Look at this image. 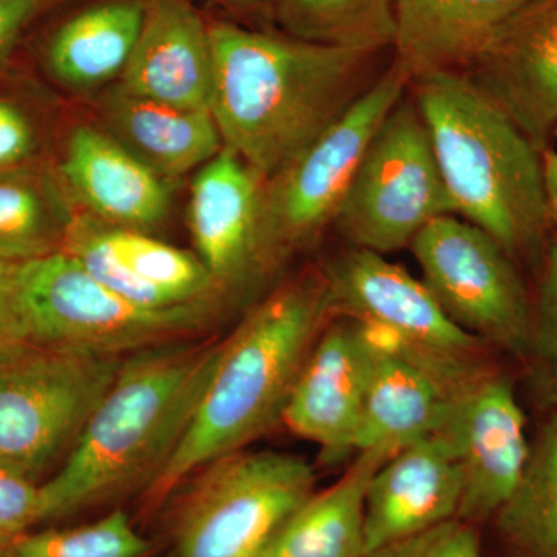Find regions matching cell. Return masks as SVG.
<instances>
[{"mask_svg":"<svg viewBox=\"0 0 557 557\" xmlns=\"http://www.w3.org/2000/svg\"><path fill=\"white\" fill-rule=\"evenodd\" d=\"M211 110L223 146L267 180L298 159L370 86L376 53L209 25Z\"/></svg>","mask_w":557,"mask_h":557,"instance_id":"cell-1","label":"cell"},{"mask_svg":"<svg viewBox=\"0 0 557 557\" xmlns=\"http://www.w3.org/2000/svg\"><path fill=\"white\" fill-rule=\"evenodd\" d=\"M223 339L164 344L123 359L67 460L40 491V522L148 487L188 429Z\"/></svg>","mask_w":557,"mask_h":557,"instance_id":"cell-2","label":"cell"},{"mask_svg":"<svg viewBox=\"0 0 557 557\" xmlns=\"http://www.w3.org/2000/svg\"><path fill=\"white\" fill-rule=\"evenodd\" d=\"M333 317L322 274L271 292L223 338L222 354L188 429L145 490L159 505L193 472L245 449L282 421L311 348Z\"/></svg>","mask_w":557,"mask_h":557,"instance_id":"cell-3","label":"cell"},{"mask_svg":"<svg viewBox=\"0 0 557 557\" xmlns=\"http://www.w3.org/2000/svg\"><path fill=\"white\" fill-rule=\"evenodd\" d=\"M410 83L456 215L537 273L552 239L541 150L463 72Z\"/></svg>","mask_w":557,"mask_h":557,"instance_id":"cell-4","label":"cell"},{"mask_svg":"<svg viewBox=\"0 0 557 557\" xmlns=\"http://www.w3.org/2000/svg\"><path fill=\"white\" fill-rule=\"evenodd\" d=\"M333 314L386 333L406 358L463 399L504 357L454 324L420 278L386 256L350 248L322 271Z\"/></svg>","mask_w":557,"mask_h":557,"instance_id":"cell-5","label":"cell"},{"mask_svg":"<svg viewBox=\"0 0 557 557\" xmlns=\"http://www.w3.org/2000/svg\"><path fill=\"white\" fill-rule=\"evenodd\" d=\"M22 302L36 346L126 358L146 348L186 341L223 304L139 306L116 295L65 251L22 263Z\"/></svg>","mask_w":557,"mask_h":557,"instance_id":"cell-6","label":"cell"},{"mask_svg":"<svg viewBox=\"0 0 557 557\" xmlns=\"http://www.w3.org/2000/svg\"><path fill=\"white\" fill-rule=\"evenodd\" d=\"M409 84V76L392 62L313 145L265 180L259 205V244L270 278L293 252L335 222L362 153Z\"/></svg>","mask_w":557,"mask_h":557,"instance_id":"cell-7","label":"cell"},{"mask_svg":"<svg viewBox=\"0 0 557 557\" xmlns=\"http://www.w3.org/2000/svg\"><path fill=\"white\" fill-rule=\"evenodd\" d=\"M443 215L456 208L420 110L403 97L370 139L333 225L355 248L386 256Z\"/></svg>","mask_w":557,"mask_h":557,"instance_id":"cell-8","label":"cell"},{"mask_svg":"<svg viewBox=\"0 0 557 557\" xmlns=\"http://www.w3.org/2000/svg\"><path fill=\"white\" fill-rule=\"evenodd\" d=\"M123 359L36 344L0 355V461L38 479L73 448Z\"/></svg>","mask_w":557,"mask_h":557,"instance_id":"cell-9","label":"cell"},{"mask_svg":"<svg viewBox=\"0 0 557 557\" xmlns=\"http://www.w3.org/2000/svg\"><path fill=\"white\" fill-rule=\"evenodd\" d=\"M409 248L446 317L520 368L533 332V295L519 263L458 215L432 220Z\"/></svg>","mask_w":557,"mask_h":557,"instance_id":"cell-10","label":"cell"},{"mask_svg":"<svg viewBox=\"0 0 557 557\" xmlns=\"http://www.w3.org/2000/svg\"><path fill=\"white\" fill-rule=\"evenodd\" d=\"M203 469L180 509L177 557H259L317 483L306 458L277 450L242 449Z\"/></svg>","mask_w":557,"mask_h":557,"instance_id":"cell-11","label":"cell"},{"mask_svg":"<svg viewBox=\"0 0 557 557\" xmlns=\"http://www.w3.org/2000/svg\"><path fill=\"white\" fill-rule=\"evenodd\" d=\"M518 376L500 368L457 403L442 432L453 442L461 471L457 519L490 523L518 490L530 460L527 417Z\"/></svg>","mask_w":557,"mask_h":557,"instance_id":"cell-12","label":"cell"},{"mask_svg":"<svg viewBox=\"0 0 557 557\" xmlns=\"http://www.w3.org/2000/svg\"><path fill=\"white\" fill-rule=\"evenodd\" d=\"M265 180L226 146L193 180L190 237L225 300L244 298L270 281L259 244Z\"/></svg>","mask_w":557,"mask_h":557,"instance_id":"cell-13","label":"cell"},{"mask_svg":"<svg viewBox=\"0 0 557 557\" xmlns=\"http://www.w3.org/2000/svg\"><path fill=\"white\" fill-rule=\"evenodd\" d=\"M544 152L557 126V0H531L461 70Z\"/></svg>","mask_w":557,"mask_h":557,"instance_id":"cell-14","label":"cell"},{"mask_svg":"<svg viewBox=\"0 0 557 557\" xmlns=\"http://www.w3.org/2000/svg\"><path fill=\"white\" fill-rule=\"evenodd\" d=\"M370 362L366 325L354 319L329 325L300 369L282 421L330 456L355 449Z\"/></svg>","mask_w":557,"mask_h":557,"instance_id":"cell-15","label":"cell"},{"mask_svg":"<svg viewBox=\"0 0 557 557\" xmlns=\"http://www.w3.org/2000/svg\"><path fill=\"white\" fill-rule=\"evenodd\" d=\"M461 471L445 432L412 443L373 474L366 496V556L457 518Z\"/></svg>","mask_w":557,"mask_h":557,"instance_id":"cell-16","label":"cell"},{"mask_svg":"<svg viewBox=\"0 0 557 557\" xmlns=\"http://www.w3.org/2000/svg\"><path fill=\"white\" fill-rule=\"evenodd\" d=\"M119 86L135 97L174 108L209 110L211 35L189 0H146L137 46Z\"/></svg>","mask_w":557,"mask_h":557,"instance_id":"cell-17","label":"cell"},{"mask_svg":"<svg viewBox=\"0 0 557 557\" xmlns=\"http://www.w3.org/2000/svg\"><path fill=\"white\" fill-rule=\"evenodd\" d=\"M60 178L91 218L106 225L148 233L170 212V183L91 126L75 127L69 135Z\"/></svg>","mask_w":557,"mask_h":557,"instance_id":"cell-18","label":"cell"},{"mask_svg":"<svg viewBox=\"0 0 557 557\" xmlns=\"http://www.w3.org/2000/svg\"><path fill=\"white\" fill-rule=\"evenodd\" d=\"M366 329L372 362L355 449H376L392 457L442 432L458 399L435 376L398 351L386 333L369 325Z\"/></svg>","mask_w":557,"mask_h":557,"instance_id":"cell-19","label":"cell"},{"mask_svg":"<svg viewBox=\"0 0 557 557\" xmlns=\"http://www.w3.org/2000/svg\"><path fill=\"white\" fill-rule=\"evenodd\" d=\"M531 0H394L395 62L410 81L461 72Z\"/></svg>","mask_w":557,"mask_h":557,"instance_id":"cell-20","label":"cell"},{"mask_svg":"<svg viewBox=\"0 0 557 557\" xmlns=\"http://www.w3.org/2000/svg\"><path fill=\"white\" fill-rule=\"evenodd\" d=\"M104 132L164 182L199 171L223 148L211 110L135 97L119 84L101 101Z\"/></svg>","mask_w":557,"mask_h":557,"instance_id":"cell-21","label":"cell"},{"mask_svg":"<svg viewBox=\"0 0 557 557\" xmlns=\"http://www.w3.org/2000/svg\"><path fill=\"white\" fill-rule=\"evenodd\" d=\"M146 0H101L67 17L44 47L50 75L72 90L120 79L137 46Z\"/></svg>","mask_w":557,"mask_h":557,"instance_id":"cell-22","label":"cell"},{"mask_svg":"<svg viewBox=\"0 0 557 557\" xmlns=\"http://www.w3.org/2000/svg\"><path fill=\"white\" fill-rule=\"evenodd\" d=\"M387 458L381 450H361L338 482L292 512L259 557H366V496Z\"/></svg>","mask_w":557,"mask_h":557,"instance_id":"cell-23","label":"cell"},{"mask_svg":"<svg viewBox=\"0 0 557 557\" xmlns=\"http://www.w3.org/2000/svg\"><path fill=\"white\" fill-rule=\"evenodd\" d=\"M73 214L61 178L35 160L0 171V259L30 262L61 251Z\"/></svg>","mask_w":557,"mask_h":557,"instance_id":"cell-24","label":"cell"},{"mask_svg":"<svg viewBox=\"0 0 557 557\" xmlns=\"http://www.w3.org/2000/svg\"><path fill=\"white\" fill-rule=\"evenodd\" d=\"M490 523L498 557H557V412L539 418L518 490Z\"/></svg>","mask_w":557,"mask_h":557,"instance_id":"cell-25","label":"cell"},{"mask_svg":"<svg viewBox=\"0 0 557 557\" xmlns=\"http://www.w3.org/2000/svg\"><path fill=\"white\" fill-rule=\"evenodd\" d=\"M271 16L292 38L338 47L379 51L394 47V0H271Z\"/></svg>","mask_w":557,"mask_h":557,"instance_id":"cell-26","label":"cell"},{"mask_svg":"<svg viewBox=\"0 0 557 557\" xmlns=\"http://www.w3.org/2000/svg\"><path fill=\"white\" fill-rule=\"evenodd\" d=\"M102 231L110 248L131 273L175 306L201 300L225 302L197 256L153 239L143 231L116 228L106 223Z\"/></svg>","mask_w":557,"mask_h":557,"instance_id":"cell-27","label":"cell"},{"mask_svg":"<svg viewBox=\"0 0 557 557\" xmlns=\"http://www.w3.org/2000/svg\"><path fill=\"white\" fill-rule=\"evenodd\" d=\"M149 552L148 539L126 512L115 509L87 525L22 534L2 557H146Z\"/></svg>","mask_w":557,"mask_h":557,"instance_id":"cell-28","label":"cell"},{"mask_svg":"<svg viewBox=\"0 0 557 557\" xmlns=\"http://www.w3.org/2000/svg\"><path fill=\"white\" fill-rule=\"evenodd\" d=\"M520 380L541 416L557 412V237L548 242L533 296V332Z\"/></svg>","mask_w":557,"mask_h":557,"instance_id":"cell-29","label":"cell"},{"mask_svg":"<svg viewBox=\"0 0 557 557\" xmlns=\"http://www.w3.org/2000/svg\"><path fill=\"white\" fill-rule=\"evenodd\" d=\"M366 557H482V549L478 527L456 518L392 542Z\"/></svg>","mask_w":557,"mask_h":557,"instance_id":"cell-30","label":"cell"},{"mask_svg":"<svg viewBox=\"0 0 557 557\" xmlns=\"http://www.w3.org/2000/svg\"><path fill=\"white\" fill-rule=\"evenodd\" d=\"M40 522V491L35 480L0 461V533L11 541Z\"/></svg>","mask_w":557,"mask_h":557,"instance_id":"cell-31","label":"cell"},{"mask_svg":"<svg viewBox=\"0 0 557 557\" xmlns=\"http://www.w3.org/2000/svg\"><path fill=\"white\" fill-rule=\"evenodd\" d=\"M22 263L0 259V355L33 344L22 302Z\"/></svg>","mask_w":557,"mask_h":557,"instance_id":"cell-32","label":"cell"},{"mask_svg":"<svg viewBox=\"0 0 557 557\" xmlns=\"http://www.w3.org/2000/svg\"><path fill=\"white\" fill-rule=\"evenodd\" d=\"M38 149V135L27 113L0 100V171L28 163Z\"/></svg>","mask_w":557,"mask_h":557,"instance_id":"cell-33","label":"cell"},{"mask_svg":"<svg viewBox=\"0 0 557 557\" xmlns=\"http://www.w3.org/2000/svg\"><path fill=\"white\" fill-rule=\"evenodd\" d=\"M65 0H0V75L9 69L22 36L33 22Z\"/></svg>","mask_w":557,"mask_h":557,"instance_id":"cell-34","label":"cell"},{"mask_svg":"<svg viewBox=\"0 0 557 557\" xmlns=\"http://www.w3.org/2000/svg\"><path fill=\"white\" fill-rule=\"evenodd\" d=\"M542 164H544L549 223H552V230H556L557 233V150L545 149L542 152Z\"/></svg>","mask_w":557,"mask_h":557,"instance_id":"cell-35","label":"cell"},{"mask_svg":"<svg viewBox=\"0 0 557 557\" xmlns=\"http://www.w3.org/2000/svg\"><path fill=\"white\" fill-rule=\"evenodd\" d=\"M212 2L231 10H249L252 7L259 5L262 0H212Z\"/></svg>","mask_w":557,"mask_h":557,"instance_id":"cell-36","label":"cell"},{"mask_svg":"<svg viewBox=\"0 0 557 557\" xmlns=\"http://www.w3.org/2000/svg\"><path fill=\"white\" fill-rule=\"evenodd\" d=\"M10 542V537H7L5 534L0 533V557H2L3 553H5L7 548H9Z\"/></svg>","mask_w":557,"mask_h":557,"instance_id":"cell-37","label":"cell"},{"mask_svg":"<svg viewBox=\"0 0 557 557\" xmlns=\"http://www.w3.org/2000/svg\"><path fill=\"white\" fill-rule=\"evenodd\" d=\"M553 138H555V139H556V143H557V126H556L555 132H553Z\"/></svg>","mask_w":557,"mask_h":557,"instance_id":"cell-38","label":"cell"}]
</instances>
